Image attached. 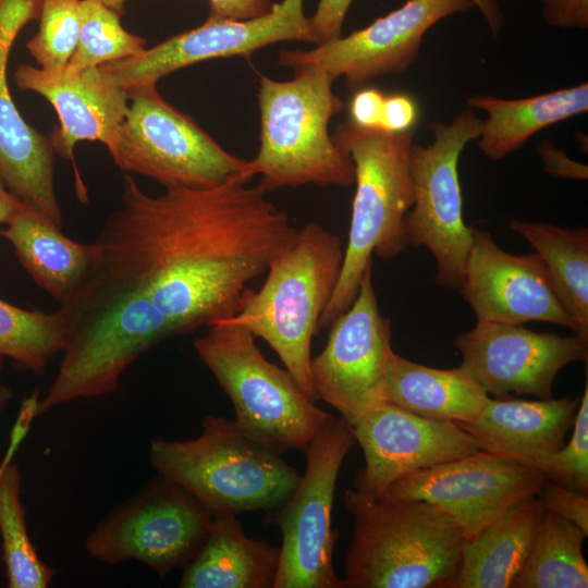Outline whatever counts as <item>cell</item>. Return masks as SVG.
<instances>
[{"mask_svg": "<svg viewBox=\"0 0 588 588\" xmlns=\"http://www.w3.org/2000/svg\"><path fill=\"white\" fill-rule=\"evenodd\" d=\"M237 179L151 196L130 175L97 238V266L147 297L173 335L234 316L250 281L298 230L260 185Z\"/></svg>", "mask_w": 588, "mask_h": 588, "instance_id": "1", "label": "cell"}, {"mask_svg": "<svg viewBox=\"0 0 588 588\" xmlns=\"http://www.w3.org/2000/svg\"><path fill=\"white\" fill-rule=\"evenodd\" d=\"M59 311L66 345L54 379L38 401L37 416L74 400L111 393L140 355L173 336L166 317L147 297L95 261Z\"/></svg>", "mask_w": 588, "mask_h": 588, "instance_id": "2", "label": "cell"}, {"mask_svg": "<svg viewBox=\"0 0 588 588\" xmlns=\"http://www.w3.org/2000/svg\"><path fill=\"white\" fill-rule=\"evenodd\" d=\"M354 517L345 588H448L466 539L457 524L422 500L370 498L345 490Z\"/></svg>", "mask_w": 588, "mask_h": 588, "instance_id": "3", "label": "cell"}, {"mask_svg": "<svg viewBox=\"0 0 588 588\" xmlns=\"http://www.w3.org/2000/svg\"><path fill=\"white\" fill-rule=\"evenodd\" d=\"M343 257L338 235L318 222L306 223L271 262L261 287H247L238 311L219 320L241 326L268 343L313 401L318 397L310 369L311 343L338 284Z\"/></svg>", "mask_w": 588, "mask_h": 588, "instance_id": "4", "label": "cell"}, {"mask_svg": "<svg viewBox=\"0 0 588 588\" xmlns=\"http://www.w3.org/2000/svg\"><path fill=\"white\" fill-rule=\"evenodd\" d=\"M332 138L353 161L356 188L340 278L319 329L330 327L352 305L373 254L390 260L406 248L403 221L414 201L409 131L367 128L348 119Z\"/></svg>", "mask_w": 588, "mask_h": 588, "instance_id": "5", "label": "cell"}, {"mask_svg": "<svg viewBox=\"0 0 588 588\" xmlns=\"http://www.w3.org/2000/svg\"><path fill=\"white\" fill-rule=\"evenodd\" d=\"M149 462L193 495L213 517L274 511L301 476L280 453L247 434L235 419L207 415L203 431L186 441L155 438Z\"/></svg>", "mask_w": 588, "mask_h": 588, "instance_id": "6", "label": "cell"}, {"mask_svg": "<svg viewBox=\"0 0 588 588\" xmlns=\"http://www.w3.org/2000/svg\"><path fill=\"white\" fill-rule=\"evenodd\" d=\"M293 69L289 81L259 78L260 144L250 160L259 184L267 192L353 185V161L329 134L331 119L345 106L332 89L336 77L310 64Z\"/></svg>", "mask_w": 588, "mask_h": 588, "instance_id": "7", "label": "cell"}, {"mask_svg": "<svg viewBox=\"0 0 588 588\" xmlns=\"http://www.w3.org/2000/svg\"><path fill=\"white\" fill-rule=\"evenodd\" d=\"M194 348L231 400L252 438L282 454L305 450L333 416L320 409L286 369L270 363L245 328L215 322Z\"/></svg>", "mask_w": 588, "mask_h": 588, "instance_id": "8", "label": "cell"}, {"mask_svg": "<svg viewBox=\"0 0 588 588\" xmlns=\"http://www.w3.org/2000/svg\"><path fill=\"white\" fill-rule=\"evenodd\" d=\"M128 110L110 156L127 173L164 188H200L255 176L250 160L224 150L196 121L174 108L157 86L128 93Z\"/></svg>", "mask_w": 588, "mask_h": 588, "instance_id": "9", "label": "cell"}, {"mask_svg": "<svg viewBox=\"0 0 588 588\" xmlns=\"http://www.w3.org/2000/svg\"><path fill=\"white\" fill-rule=\"evenodd\" d=\"M483 120L466 108L450 123H430L432 142L412 145L409 169L414 201L403 221L406 245L427 247L436 260L439 285L458 290L471 247L473 226L463 217L458 160L480 135Z\"/></svg>", "mask_w": 588, "mask_h": 588, "instance_id": "10", "label": "cell"}, {"mask_svg": "<svg viewBox=\"0 0 588 588\" xmlns=\"http://www.w3.org/2000/svg\"><path fill=\"white\" fill-rule=\"evenodd\" d=\"M356 440L352 426L332 416L306 446V469L273 512L282 542L273 588H344L333 568L339 536L331 527L340 468Z\"/></svg>", "mask_w": 588, "mask_h": 588, "instance_id": "11", "label": "cell"}, {"mask_svg": "<svg viewBox=\"0 0 588 588\" xmlns=\"http://www.w3.org/2000/svg\"><path fill=\"white\" fill-rule=\"evenodd\" d=\"M212 522L193 495L158 476L101 520L86 538L85 549L100 563L138 561L164 577L194 558Z\"/></svg>", "mask_w": 588, "mask_h": 588, "instance_id": "12", "label": "cell"}, {"mask_svg": "<svg viewBox=\"0 0 588 588\" xmlns=\"http://www.w3.org/2000/svg\"><path fill=\"white\" fill-rule=\"evenodd\" d=\"M392 352L391 321L379 309L371 262L352 305L330 324L326 346L311 359L317 397L352 426L385 402V372Z\"/></svg>", "mask_w": 588, "mask_h": 588, "instance_id": "13", "label": "cell"}, {"mask_svg": "<svg viewBox=\"0 0 588 588\" xmlns=\"http://www.w3.org/2000/svg\"><path fill=\"white\" fill-rule=\"evenodd\" d=\"M547 480L540 471L485 450L408 474L381 498L422 500L444 511L466 541L514 503L536 495Z\"/></svg>", "mask_w": 588, "mask_h": 588, "instance_id": "14", "label": "cell"}, {"mask_svg": "<svg viewBox=\"0 0 588 588\" xmlns=\"http://www.w3.org/2000/svg\"><path fill=\"white\" fill-rule=\"evenodd\" d=\"M316 44L304 0H282L270 12L248 20H225L208 15L200 26L146 48L138 56L101 68L127 93L157 86L163 76L195 63L234 56H248L271 44Z\"/></svg>", "mask_w": 588, "mask_h": 588, "instance_id": "15", "label": "cell"}, {"mask_svg": "<svg viewBox=\"0 0 588 588\" xmlns=\"http://www.w3.org/2000/svg\"><path fill=\"white\" fill-rule=\"evenodd\" d=\"M460 367L488 394L552 397L555 377L565 366L587 362L588 338L534 332L523 324L477 320L457 335Z\"/></svg>", "mask_w": 588, "mask_h": 588, "instance_id": "16", "label": "cell"}, {"mask_svg": "<svg viewBox=\"0 0 588 588\" xmlns=\"http://www.w3.org/2000/svg\"><path fill=\"white\" fill-rule=\"evenodd\" d=\"M474 8L471 0H407L346 37L311 50H283L279 63L318 66L336 78L343 76L347 88L356 91L380 76L406 71L433 25Z\"/></svg>", "mask_w": 588, "mask_h": 588, "instance_id": "17", "label": "cell"}, {"mask_svg": "<svg viewBox=\"0 0 588 588\" xmlns=\"http://www.w3.org/2000/svg\"><path fill=\"white\" fill-rule=\"evenodd\" d=\"M352 429L365 457L354 490L370 498H381L408 474L480 450L457 424L426 418L387 401L363 414Z\"/></svg>", "mask_w": 588, "mask_h": 588, "instance_id": "18", "label": "cell"}, {"mask_svg": "<svg viewBox=\"0 0 588 588\" xmlns=\"http://www.w3.org/2000/svg\"><path fill=\"white\" fill-rule=\"evenodd\" d=\"M471 247L463 298L477 320L523 324L550 322L577 332V324L561 303L541 257L535 252L513 255L495 244L488 231L473 226Z\"/></svg>", "mask_w": 588, "mask_h": 588, "instance_id": "19", "label": "cell"}, {"mask_svg": "<svg viewBox=\"0 0 588 588\" xmlns=\"http://www.w3.org/2000/svg\"><path fill=\"white\" fill-rule=\"evenodd\" d=\"M42 0H0V177L25 205L59 226L62 213L54 191V150L49 137L17 110L8 85V60L26 24L38 21Z\"/></svg>", "mask_w": 588, "mask_h": 588, "instance_id": "20", "label": "cell"}, {"mask_svg": "<svg viewBox=\"0 0 588 588\" xmlns=\"http://www.w3.org/2000/svg\"><path fill=\"white\" fill-rule=\"evenodd\" d=\"M15 85L44 97L59 119L49 140L56 154L74 160L81 140L102 143L109 154L128 110V94L101 66L76 72L50 73L39 66L20 64Z\"/></svg>", "mask_w": 588, "mask_h": 588, "instance_id": "21", "label": "cell"}, {"mask_svg": "<svg viewBox=\"0 0 588 588\" xmlns=\"http://www.w3.org/2000/svg\"><path fill=\"white\" fill-rule=\"evenodd\" d=\"M579 399H490L470 422L457 424L480 450L528 466L535 458L559 450L573 427Z\"/></svg>", "mask_w": 588, "mask_h": 588, "instance_id": "22", "label": "cell"}, {"mask_svg": "<svg viewBox=\"0 0 588 588\" xmlns=\"http://www.w3.org/2000/svg\"><path fill=\"white\" fill-rule=\"evenodd\" d=\"M546 507L537 495L503 511L466 541L448 588H511L532 546Z\"/></svg>", "mask_w": 588, "mask_h": 588, "instance_id": "23", "label": "cell"}, {"mask_svg": "<svg viewBox=\"0 0 588 588\" xmlns=\"http://www.w3.org/2000/svg\"><path fill=\"white\" fill-rule=\"evenodd\" d=\"M0 235L10 242L37 285L59 304L79 285L95 261L94 243L71 240L61 226L27 205L0 229Z\"/></svg>", "mask_w": 588, "mask_h": 588, "instance_id": "24", "label": "cell"}, {"mask_svg": "<svg viewBox=\"0 0 588 588\" xmlns=\"http://www.w3.org/2000/svg\"><path fill=\"white\" fill-rule=\"evenodd\" d=\"M279 548L244 532L237 516H215L210 531L183 567L182 588H273Z\"/></svg>", "mask_w": 588, "mask_h": 588, "instance_id": "25", "label": "cell"}, {"mask_svg": "<svg viewBox=\"0 0 588 588\" xmlns=\"http://www.w3.org/2000/svg\"><path fill=\"white\" fill-rule=\"evenodd\" d=\"M467 107L487 113L478 147L491 160H501L537 132L588 111V84L520 99L474 95Z\"/></svg>", "mask_w": 588, "mask_h": 588, "instance_id": "26", "label": "cell"}, {"mask_svg": "<svg viewBox=\"0 0 588 588\" xmlns=\"http://www.w3.org/2000/svg\"><path fill=\"white\" fill-rule=\"evenodd\" d=\"M385 401L419 416L470 422L489 400L488 393L460 366L438 369L392 352L385 372Z\"/></svg>", "mask_w": 588, "mask_h": 588, "instance_id": "27", "label": "cell"}, {"mask_svg": "<svg viewBox=\"0 0 588 588\" xmlns=\"http://www.w3.org/2000/svg\"><path fill=\"white\" fill-rule=\"evenodd\" d=\"M510 229L522 235L541 257L561 303L588 338V230L546 222L513 220Z\"/></svg>", "mask_w": 588, "mask_h": 588, "instance_id": "28", "label": "cell"}, {"mask_svg": "<svg viewBox=\"0 0 588 588\" xmlns=\"http://www.w3.org/2000/svg\"><path fill=\"white\" fill-rule=\"evenodd\" d=\"M587 535L573 522L546 510L511 588H587L588 565L583 554Z\"/></svg>", "mask_w": 588, "mask_h": 588, "instance_id": "29", "label": "cell"}, {"mask_svg": "<svg viewBox=\"0 0 588 588\" xmlns=\"http://www.w3.org/2000/svg\"><path fill=\"white\" fill-rule=\"evenodd\" d=\"M0 535L9 588H46L56 571L45 564L27 532L21 473L12 461L0 476Z\"/></svg>", "mask_w": 588, "mask_h": 588, "instance_id": "30", "label": "cell"}, {"mask_svg": "<svg viewBox=\"0 0 588 588\" xmlns=\"http://www.w3.org/2000/svg\"><path fill=\"white\" fill-rule=\"evenodd\" d=\"M68 339L65 321L59 311L44 313L14 306L0 299V357L34 373L62 353Z\"/></svg>", "mask_w": 588, "mask_h": 588, "instance_id": "31", "label": "cell"}, {"mask_svg": "<svg viewBox=\"0 0 588 588\" xmlns=\"http://www.w3.org/2000/svg\"><path fill=\"white\" fill-rule=\"evenodd\" d=\"M120 16L101 0H81L78 41L65 71L97 68L142 53L146 39L127 32Z\"/></svg>", "mask_w": 588, "mask_h": 588, "instance_id": "32", "label": "cell"}, {"mask_svg": "<svg viewBox=\"0 0 588 588\" xmlns=\"http://www.w3.org/2000/svg\"><path fill=\"white\" fill-rule=\"evenodd\" d=\"M81 0H42L39 29L26 44L38 66L50 73L63 72L79 35Z\"/></svg>", "mask_w": 588, "mask_h": 588, "instance_id": "33", "label": "cell"}, {"mask_svg": "<svg viewBox=\"0 0 588 588\" xmlns=\"http://www.w3.org/2000/svg\"><path fill=\"white\" fill-rule=\"evenodd\" d=\"M569 441L528 464L547 479L578 493H588V383L579 399Z\"/></svg>", "mask_w": 588, "mask_h": 588, "instance_id": "34", "label": "cell"}, {"mask_svg": "<svg viewBox=\"0 0 588 588\" xmlns=\"http://www.w3.org/2000/svg\"><path fill=\"white\" fill-rule=\"evenodd\" d=\"M546 510L579 526L588 534V497L547 479L536 494Z\"/></svg>", "mask_w": 588, "mask_h": 588, "instance_id": "35", "label": "cell"}, {"mask_svg": "<svg viewBox=\"0 0 588 588\" xmlns=\"http://www.w3.org/2000/svg\"><path fill=\"white\" fill-rule=\"evenodd\" d=\"M121 15L124 4L128 0H101ZM210 4L209 15L225 20H248L261 16L272 9L273 0H208Z\"/></svg>", "mask_w": 588, "mask_h": 588, "instance_id": "36", "label": "cell"}, {"mask_svg": "<svg viewBox=\"0 0 588 588\" xmlns=\"http://www.w3.org/2000/svg\"><path fill=\"white\" fill-rule=\"evenodd\" d=\"M354 0H319L315 14L309 17L316 45L341 37L342 26Z\"/></svg>", "mask_w": 588, "mask_h": 588, "instance_id": "37", "label": "cell"}, {"mask_svg": "<svg viewBox=\"0 0 588 588\" xmlns=\"http://www.w3.org/2000/svg\"><path fill=\"white\" fill-rule=\"evenodd\" d=\"M547 24L559 28L588 27V0H541Z\"/></svg>", "mask_w": 588, "mask_h": 588, "instance_id": "38", "label": "cell"}, {"mask_svg": "<svg viewBox=\"0 0 588 588\" xmlns=\"http://www.w3.org/2000/svg\"><path fill=\"white\" fill-rule=\"evenodd\" d=\"M384 99L377 88L357 89L350 102V120L362 127L381 130Z\"/></svg>", "mask_w": 588, "mask_h": 588, "instance_id": "39", "label": "cell"}, {"mask_svg": "<svg viewBox=\"0 0 588 588\" xmlns=\"http://www.w3.org/2000/svg\"><path fill=\"white\" fill-rule=\"evenodd\" d=\"M543 164V171L554 177L586 181L588 167L571 159L563 150L556 148L551 140L541 142L537 147Z\"/></svg>", "mask_w": 588, "mask_h": 588, "instance_id": "40", "label": "cell"}, {"mask_svg": "<svg viewBox=\"0 0 588 588\" xmlns=\"http://www.w3.org/2000/svg\"><path fill=\"white\" fill-rule=\"evenodd\" d=\"M418 117L417 105L405 94L385 96L381 130L393 133L408 132Z\"/></svg>", "mask_w": 588, "mask_h": 588, "instance_id": "41", "label": "cell"}, {"mask_svg": "<svg viewBox=\"0 0 588 588\" xmlns=\"http://www.w3.org/2000/svg\"><path fill=\"white\" fill-rule=\"evenodd\" d=\"M33 418H34V415L29 408L27 407L20 408L19 416L11 431L9 446L0 464V476L4 467L13 460V455L15 451L17 450L19 445L22 443L25 434L27 433Z\"/></svg>", "mask_w": 588, "mask_h": 588, "instance_id": "42", "label": "cell"}, {"mask_svg": "<svg viewBox=\"0 0 588 588\" xmlns=\"http://www.w3.org/2000/svg\"><path fill=\"white\" fill-rule=\"evenodd\" d=\"M483 15L490 30L497 36L503 27L504 19L500 4L497 0H471Z\"/></svg>", "mask_w": 588, "mask_h": 588, "instance_id": "43", "label": "cell"}, {"mask_svg": "<svg viewBox=\"0 0 588 588\" xmlns=\"http://www.w3.org/2000/svg\"><path fill=\"white\" fill-rule=\"evenodd\" d=\"M25 204L8 189L0 177V225L7 224Z\"/></svg>", "mask_w": 588, "mask_h": 588, "instance_id": "44", "label": "cell"}, {"mask_svg": "<svg viewBox=\"0 0 588 588\" xmlns=\"http://www.w3.org/2000/svg\"><path fill=\"white\" fill-rule=\"evenodd\" d=\"M2 366H3V362H2V357H0V375L2 371ZM10 397H11L10 391L0 382V411Z\"/></svg>", "mask_w": 588, "mask_h": 588, "instance_id": "45", "label": "cell"}]
</instances>
